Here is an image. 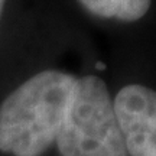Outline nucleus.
<instances>
[{
	"instance_id": "1",
	"label": "nucleus",
	"mask_w": 156,
	"mask_h": 156,
	"mask_svg": "<svg viewBox=\"0 0 156 156\" xmlns=\"http://www.w3.org/2000/svg\"><path fill=\"white\" fill-rule=\"evenodd\" d=\"M77 78L46 69L17 87L0 106V151L41 156L55 143L71 107Z\"/></svg>"
},
{
	"instance_id": "2",
	"label": "nucleus",
	"mask_w": 156,
	"mask_h": 156,
	"mask_svg": "<svg viewBox=\"0 0 156 156\" xmlns=\"http://www.w3.org/2000/svg\"><path fill=\"white\" fill-rule=\"evenodd\" d=\"M55 143L61 156H129L101 78H77L73 103Z\"/></svg>"
},
{
	"instance_id": "3",
	"label": "nucleus",
	"mask_w": 156,
	"mask_h": 156,
	"mask_svg": "<svg viewBox=\"0 0 156 156\" xmlns=\"http://www.w3.org/2000/svg\"><path fill=\"white\" fill-rule=\"evenodd\" d=\"M126 152L130 156H156V91L130 84L113 101Z\"/></svg>"
},
{
	"instance_id": "4",
	"label": "nucleus",
	"mask_w": 156,
	"mask_h": 156,
	"mask_svg": "<svg viewBox=\"0 0 156 156\" xmlns=\"http://www.w3.org/2000/svg\"><path fill=\"white\" fill-rule=\"evenodd\" d=\"M80 3L95 16L134 22L147 13L152 0H80Z\"/></svg>"
},
{
	"instance_id": "5",
	"label": "nucleus",
	"mask_w": 156,
	"mask_h": 156,
	"mask_svg": "<svg viewBox=\"0 0 156 156\" xmlns=\"http://www.w3.org/2000/svg\"><path fill=\"white\" fill-rule=\"evenodd\" d=\"M95 67L98 68L100 71H104V69H106V65H104L103 62H97V64H95Z\"/></svg>"
},
{
	"instance_id": "6",
	"label": "nucleus",
	"mask_w": 156,
	"mask_h": 156,
	"mask_svg": "<svg viewBox=\"0 0 156 156\" xmlns=\"http://www.w3.org/2000/svg\"><path fill=\"white\" fill-rule=\"evenodd\" d=\"M5 2L6 0H0V16H2V12H3V7H5Z\"/></svg>"
}]
</instances>
